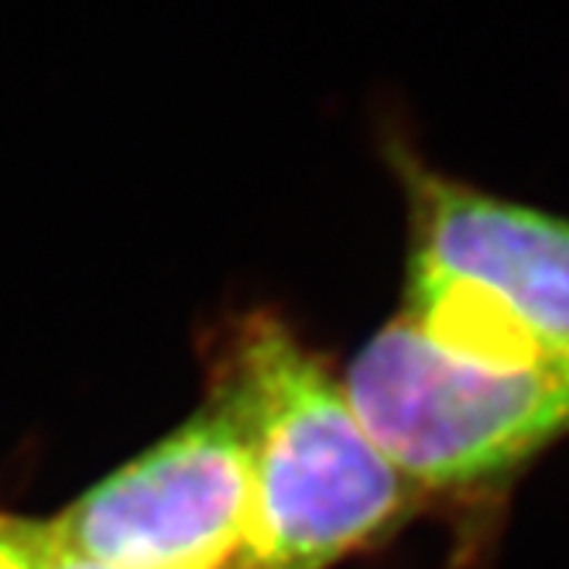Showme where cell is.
<instances>
[{
    "instance_id": "cell-1",
    "label": "cell",
    "mask_w": 569,
    "mask_h": 569,
    "mask_svg": "<svg viewBox=\"0 0 569 569\" xmlns=\"http://www.w3.org/2000/svg\"><path fill=\"white\" fill-rule=\"evenodd\" d=\"M202 368L248 446L254 515L240 569H333L416 511L422 495L278 309L227 316L202 340Z\"/></svg>"
},
{
    "instance_id": "cell-2",
    "label": "cell",
    "mask_w": 569,
    "mask_h": 569,
    "mask_svg": "<svg viewBox=\"0 0 569 569\" xmlns=\"http://www.w3.org/2000/svg\"><path fill=\"white\" fill-rule=\"evenodd\" d=\"M340 381L419 495L491 491L569 436V353L453 350L405 312L381 322Z\"/></svg>"
},
{
    "instance_id": "cell-3",
    "label": "cell",
    "mask_w": 569,
    "mask_h": 569,
    "mask_svg": "<svg viewBox=\"0 0 569 569\" xmlns=\"http://www.w3.org/2000/svg\"><path fill=\"white\" fill-rule=\"evenodd\" d=\"M385 161L409 213L398 312L467 353H569V217L439 172L401 131Z\"/></svg>"
},
{
    "instance_id": "cell-4",
    "label": "cell",
    "mask_w": 569,
    "mask_h": 569,
    "mask_svg": "<svg viewBox=\"0 0 569 569\" xmlns=\"http://www.w3.org/2000/svg\"><path fill=\"white\" fill-rule=\"evenodd\" d=\"M251 463L227 401L202 405L49 518L52 542L113 569H240L251 546Z\"/></svg>"
},
{
    "instance_id": "cell-5",
    "label": "cell",
    "mask_w": 569,
    "mask_h": 569,
    "mask_svg": "<svg viewBox=\"0 0 569 569\" xmlns=\"http://www.w3.org/2000/svg\"><path fill=\"white\" fill-rule=\"evenodd\" d=\"M52 556L49 518L0 511V569H46Z\"/></svg>"
},
{
    "instance_id": "cell-6",
    "label": "cell",
    "mask_w": 569,
    "mask_h": 569,
    "mask_svg": "<svg viewBox=\"0 0 569 569\" xmlns=\"http://www.w3.org/2000/svg\"><path fill=\"white\" fill-rule=\"evenodd\" d=\"M46 569H113V566H100V562H90V559H79V556H72V552H66V549H59L52 542V556H49Z\"/></svg>"
}]
</instances>
